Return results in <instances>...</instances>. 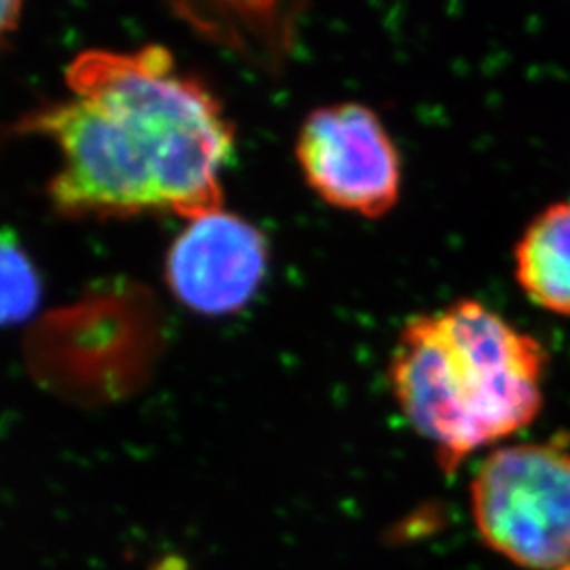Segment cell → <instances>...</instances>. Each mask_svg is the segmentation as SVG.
Listing matches in <instances>:
<instances>
[{"mask_svg":"<svg viewBox=\"0 0 570 570\" xmlns=\"http://www.w3.org/2000/svg\"><path fill=\"white\" fill-rule=\"evenodd\" d=\"M296 161L327 205L376 220L402 195V159L381 117L360 102L315 108L301 125Z\"/></svg>","mask_w":570,"mask_h":570,"instance_id":"obj_4","label":"cell"},{"mask_svg":"<svg viewBox=\"0 0 570 570\" xmlns=\"http://www.w3.org/2000/svg\"><path fill=\"white\" fill-rule=\"evenodd\" d=\"M513 277L532 305L570 317V202L530 220L513 249Z\"/></svg>","mask_w":570,"mask_h":570,"instance_id":"obj_6","label":"cell"},{"mask_svg":"<svg viewBox=\"0 0 570 570\" xmlns=\"http://www.w3.org/2000/svg\"><path fill=\"white\" fill-rule=\"evenodd\" d=\"M484 546L529 570L570 567V446L508 444L482 461L469 489Z\"/></svg>","mask_w":570,"mask_h":570,"instance_id":"obj_3","label":"cell"},{"mask_svg":"<svg viewBox=\"0 0 570 570\" xmlns=\"http://www.w3.org/2000/svg\"><path fill=\"white\" fill-rule=\"evenodd\" d=\"M548 351L475 298L407 320L389 385L444 473L532 425L546 402Z\"/></svg>","mask_w":570,"mask_h":570,"instance_id":"obj_2","label":"cell"},{"mask_svg":"<svg viewBox=\"0 0 570 570\" xmlns=\"http://www.w3.org/2000/svg\"><path fill=\"white\" fill-rule=\"evenodd\" d=\"M66 98L23 121L56 146L51 204L68 218L223 207L220 174L233 125L220 100L159 47L85 51L66 72Z\"/></svg>","mask_w":570,"mask_h":570,"instance_id":"obj_1","label":"cell"},{"mask_svg":"<svg viewBox=\"0 0 570 570\" xmlns=\"http://www.w3.org/2000/svg\"><path fill=\"white\" fill-rule=\"evenodd\" d=\"M41 303L39 273L21 245L0 233V326L20 324Z\"/></svg>","mask_w":570,"mask_h":570,"instance_id":"obj_7","label":"cell"},{"mask_svg":"<svg viewBox=\"0 0 570 570\" xmlns=\"http://www.w3.org/2000/svg\"><path fill=\"white\" fill-rule=\"evenodd\" d=\"M21 7L18 2H0V45L9 32H13L20 20Z\"/></svg>","mask_w":570,"mask_h":570,"instance_id":"obj_8","label":"cell"},{"mask_svg":"<svg viewBox=\"0 0 570 570\" xmlns=\"http://www.w3.org/2000/svg\"><path fill=\"white\" fill-rule=\"evenodd\" d=\"M266 271L265 235L223 207L190 218L165 265L176 298L202 315L244 308L261 289Z\"/></svg>","mask_w":570,"mask_h":570,"instance_id":"obj_5","label":"cell"}]
</instances>
